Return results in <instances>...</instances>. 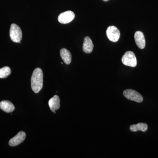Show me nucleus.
Wrapping results in <instances>:
<instances>
[{"instance_id":"nucleus-1","label":"nucleus","mask_w":158,"mask_h":158,"mask_svg":"<svg viewBox=\"0 0 158 158\" xmlns=\"http://www.w3.org/2000/svg\"><path fill=\"white\" fill-rule=\"evenodd\" d=\"M32 90L35 93H39L43 86V73L42 69L36 68L33 72L31 78Z\"/></svg>"},{"instance_id":"nucleus-9","label":"nucleus","mask_w":158,"mask_h":158,"mask_svg":"<svg viewBox=\"0 0 158 158\" xmlns=\"http://www.w3.org/2000/svg\"><path fill=\"white\" fill-rule=\"evenodd\" d=\"M48 105L52 112L56 113V110H59L60 107V99L59 97L55 95L49 100Z\"/></svg>"},{"instance_id":"nucleus-10","label":"nucleus","mask_w":158,"mask_h":158,"mask_svg":"<svg viewBox=\"0 0 158 158\" xmlns=\"http://www.w3.org/2000/svg\"><path fill=\"white\" fill-rule=\"evenodd\" d=\"M0 108L7 113H11L15 110V106L11 102L3 100L0 102Z\"/></svg>"},{"instance_id":"nucleus-13","label":"nucleus","mask_w":158,"mask_h":158,"mask_svg":"<svg viewBox=\"0 0 158 158\" xmlns=\"http://www.w3.org/2000/svg\"><path fill=\"white\" fill-rule=\"evenodd\" d=\"M148 127L147 124L143 123H140L137 124H133L130 127V131L132 132H137L138 131L145 132L148 130Z\"/></svg>"},{"instance_id":"nucleus-11","label":"nucleus","mask_w":158,"mask_h":158,"mask_svg":"<svg viewBox=\"0 0 158 158\" xmlns=\"http://www.w3.org/2000/svg\"><path fill=\"white\" fill-rule=\"evenodd\" d=\"M94 44L89 37H85L83 45V50L86 53H90L93 51Z\"/></svg>"},{"instance_id":"nucleus-2","label":"nucleus","mask_w":158,"mask_h":158,"mask_svg":"<svg viewBox=\"0 0 158 158\" xmlns=\"http://www.w3.org/2000/svg\"><path fill=\"white\" fill-rule=\"evenodd\" d=\"M10 38L13 42L19 43L22 39V32L21 29L17 25L13 23L11 25L10 29Z\"/></svg>"},{"instance_id":"nucleus-12","label":"nucleus","mask_w":158,"mask_h":158,"mask_svg":"<svg viewBox=\"0 0 158 158\" xmlns=\"http://www.w3.org/2000/svg\"><path fill=\"white\" fill-rule=\"evenodd\" d=\"M60 56L63 62L67 65L70 64L72 61V55L70 52L65 48H62L60 50Z\"/></svg>"},{"instance_id":"nucleus-15","label":"nucleus","mask_w":158,"mask_h":158,"mask_svg":"<svg viewBox=\"0 0 158 158\" xmlns=\"http://www.w3.org/2000/svg\"><path fill=\"white\" fill-rule=\"evenodd\" d=\"M103 1H104V2H108L109 0H103Z\"/></svg>"},{"instance_id":"nucleus-4","label":"nucleus","mask_w":158,"mask_h":158,"mask_svg":"<svg viewBox=\"0 0 158 158\" xmlns=\"http://www.w3.org/2000/svg\"><path fill=\"white\" fill-rule=\"evenodd\" d=\"M123 94L126 98L137 102L141 103L143 100V97L140 93L132 89H127L124 90Z\"/></svg>"},{"instance_id":"nucleus-8","label":"nucleus","mask_w":158,"mask_h":158,"mask_svg":"<svg viewBox=\"0 0 158 158\" xmlns=\"http://www.w3.org/2000/svg\"><path fill=\"white\" fill-rule=\"evenodd\" d=\"M135 39L136 44L139 48L144 49L145 46V40L144 34L142 32L138 31L135 33Z\"/></svg>"},{"instance_id":"nucleus-3","label":"nucleus","mask_w":158,"mask_h":158,"mask_svg":"<svg viewBox=\"0 0 158 158\" xmlns=\"http://www.w3.org/2000/svg\"><path fill=\"white\" fill-rule=\"evenodd\" d=\"M122 62L124 65L130 67H135L137 64L135 54L131 51H128L125 53L122 58Z\"/></svg>"},{"instance_id":"nucleus-14","label":"nucleus","mask_w":158,"mask_h":158,"mask_svg":"<svg viewBox=\"0 0 158 158\" xmlns=\"http://www.w3.org/2000/svg\"><path fill=\"white\" fill-rule=\"evenodd\" d=\"M11 73V69L8 66H5L0 69V78H6Z\"/></svg>"},{"instance_id":"nucleus-6","label":"nucleus","mask_w":158,"mask_h":158,"mask_svg":"<svg viewBox=\"0 0 158 158\" xmlns=\"http://www.w3.org/2000/svg\"><path fill=\"white\" fill-rule=\"evenodd\" d=\"M74 13L73 11H67L61 13L58 16V21L62 24H67L71 22L74 19Z\"/></svg>"},{"instance_id":"nucleus-7","label":"nucleus","mask_w":158,"mask_h":158,"mask_svg":"<svg viewBox=\"0 0 158 158\" xmlns=\"http://www.w3.org/2000/svg\"><path fill=\"white\" fill-rule=\"evenodd\" d=\"M26 138V133L23 131H20L17 135L10 139L9 141V145L12 147L17 146L22 143L25 140Z\"/></svg>"},{"instance_id":"nucleus-5","label":"nucleus","mask_w":158,"mask_h":158,"mask_svg":"<svg viewBox=\"0 0 158 158\" xmlns=\"http://www.w3.org/2000/svg\"><path fill=\"white\" fill-rule=\"evenodd\" d=\"M106 34L109 39L113 42H117L119 39L120 35L119 30L113 26H110L108 28Z\"/></svg>"}]
</instances>
